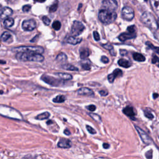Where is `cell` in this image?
<instances>
[{"label":"cell","instance_id":"cell-1","mask_svg":"<svg viewBox=\"0 0 159 159\" xmlns=\"http://www.w3.org/2000/svg\"><path fill=\"white\" fill-rule=\"evenodd\" d=\"M16 58L18 61L23 62H42L44 60V57L41 53L27 52H18L16 55Z\"/></svg>","mask_w":159,"mask_h":159},{"label":"cell","instance_id":"cell-2","mask_svg":"<svg viewBox=\"0 0 159 159\" xmlns=\"http://www.w3.org/2000/svg\"><path fill=\"white\" fill-rule=\"evenodd\" d=\"M98 18L99 21L105 24H111L115 21L117 14L115 11H108L107 9H102L99 12Z\"/></svg>","mask_w":159,"mask_h":159},{"label":"cell","instance_id":"cell-3","mask_svg":"<svg viewBox=\"0 0 159 159\" xmlns=\"http://www.w3.org/2000/svg\"><path fill=\"white\" fill-rule=\"evenodd\" d=\"M141 19L143 24H145L146 26L151 28V29L157 30L158 28V24L155 18L150 13H144L142 15Z\"/></svg>","mask_w":159,"mask_h":159},{"label":"cell","instance_id":"cell-4","mask_svg":"<svg viewBox=\"0 0 159 159\" xmlns=\"http://www.w3.org/2000/svg\"><path fill=\"white\" fill-rule=\"evenodd\" d=\"M13 52H27L42 53L44 52V49L41 46H20L12 49Z\"/></svg>","mask_w":159,"mask_h":159},{"label":"cell","instance_id":"cell-5","mask_svg":"<svg viewBox=\"0 0 159 159\" xmlns=\"http://www.w3.org/2000/svg\"><path fill=\"white\" fill-rule=\"evenodd\" d=\"M84 30V25L80 21H75L73 23L71 29V34L72 36L77 37L80 36Z\"/></svg>","mask_w":159,"mask_h":159},{"label":"cell","instance_id":"cell-6","mask_svg":"<svg viewBox=\"0 0 159 159\" xmlns=\"http://www.w3.org/2000/svg\"><path fill=\"white\" fill-rule=\"evenodd\" d=\"M41 78L44 82L53 87H60L61 86V84H63L62 80H61L54 78L53 77L47 76L46 75H44L43 76H42Z\"/></svg>","mask_w":159,"mask_h":159},{"label":"cell","instance_id":"cell-7","mask_svg":"<svg viewBox=\"0 0 159 159\" xmlns=\"http://www.w3.org/2000/svg\"><path fill=\"white\" fill-rule=\"evenodd\" d=\"M135 128L136 129V131H137L139 136L141 137L142 142L144 144H146V145H150L152 143V139L145 131L143 130V129H142L141 128H140L137 126H135Z\"/></svg>","mask_w":159,"mask_h":159},{"label":"cell","instance_id":"cell-8","mask_svg":"<svg viewBox=\"0 0 159 159\" xmlns=\"http://www.w3.org/2000/svg\"><path fill=\"white\" fill-rule=\"evenodd\" d=\"M121 16L124 19L127 20V21H132L134 18V10L129 6L124 7L122 9Z\"/></svg>","mask_w":159,"mask_h":159},{"label":"cell","instance_id":"cell-9","mask_svg":"<svg viewBox=\"0 0 159 159\" xmlns=\"http://www.w3.org/2000/svg\"><path fill=\"white\" fill-rule=\"evenodd\" d=\"M103 7L111 11H115L117 8V3L116 0H103Z\"/></svg>","mask_w":159,"mask_h":159},{"label":"cell","instance_id":"cell-10","mask_svg":"<svg viewBox=\"0 0 159 159\" xmlns=\"http://www.w3.org/2000/svg\"><path fill=\"white\" fill-rule=\"evenodd\" d=\"M22 27L25 31H32L36 27V22L32 19L25 20L23 22Z\"/></svg>","mask_w":159,"mask_h":159},{"label":"cell","instance_id":"cell-11","mask_svg":"<svg viewBox=\"0 0 159 159\" xmlns=\"http://www.w3.org/2000/svg\"><path fill=\"white\" fill-rule=\"evenodd\" d=\"M122 75V72L121 70L117 68V69L114 70V72L112 73L109 75L108 77V80L109 82L113 83L114 80H115L117 77H121Z\"/></svg>","mask_w":159,"mask_h":159},{"label":"cell","instance_id":"cell-12","mask_svg":"<svg viewBox=\"0 0 159 159\" xmlns=\"http://www.w3.org/2000/svg\"><path fill=\"white\" fill-rule=\"evenodd\" d=\"M136 37V33H130L129 32H128V33H127V32L122 33L118 36V39H119V41H121V42L126 41V40L132 39H134Z\"/></svg>","mask_w":159,"mask_h":159},{"label":"cell","instance_id":"cell-13","mask_svg":"<svg viewBox=\"0 0 159 159\" xmlns=\"http://www.w3.org/2000/svg\"><path fill=\"white\" fill-rule=\"evenodd\" d=\"M77 94H79V95L91 96L94 95V92L91 89L87 87H83L78 89L77 91Z\"/></svg>","mask_w":159,"mask_h":159},{"label":"cell","instance_id":"cell-14","mask_svg":"<svg viewBox=\"0 0 159 159\" xmlns=\"http://www.w3.org/2000/svg\"><path fill=\"white\" fill-rule=\"evenodd\" d=\"M57 146L60 148H68L72 147L71 141L67 139H61L57 144Z\"/></svg>","mask_w":159,"mask_h":159},{"label":"cell","instance_id":"cell-15","mask_svg":"<svg viewBox=\"0 0 159 159\" xmlns=\"http://www.w3.org/2000/svg\"><path fill=\"white\" fill-rule=\"evenodd\" d=\"M122 111L126 116L130 117L131 119L132 118L133 120H135V118L134 117V116H135V112H134V108L132 107L128 106L126 108H124Z\"/></svg>","mask_w":159,"mask_h":159},{"label":"cell","instance_id":"cell-16","mask_svg":"<svg viewBox=\"0 0 159 159\" xmlns=\"http://www.w3.org/2000/svg\"><path fill=\"white\" fill-rule=\"evenodd\" d=\"M150 1L153 12L159 19V0H150Z\"/></svg>","mask_w":159,"mask_h":159},{"label":"cell","instance_id":"cell-17","mask_svg":"<svg viewBox=\"0 0 159 159\" xmlns=\"http://www.w3.org/2000/svg\"><path fill=\"white\" fill-rule=\"evenodd\" d=\"M13 14V10L8 7H5L3 8L2 13L0 15V18L1 19H5L9 17Z\"/></svg>","mask_w":159,"mask_h":159},{"label":"cell","instance_id":"cell-18","mask_svg":"<svg viewBox=\"0 0 159 159\" xmlns=\"http://www.w3.org/2000/svg\"><path fill=\"white\" fill-rule=\"evenodd\" d=\"M82 41V39L78 38L77 37H75V36L68 37L66 40V42L67 43L72 45H77L78 44L80 43Z\"/></svg>","mask_w":159,"mask_h":159},{"label":"cell","instance_id":"cell-19","mask_svg":"<svg viewBox=\"0 0 159 159\" xmlns=\"http://www.w3.org/2000/svg\"><path fill=\"white\" fill-rule=\"evenodd\" d=\"M80 58L82 60L87 58L89 56V51L87 47H82L80 50Z\"/></svg>","mask_w":159,"mask_h":159},{"label":"cell","instance_id":"cell-20","mask_svg":"<svg viewBox=\"0 0 159 159\" xmlns=\"http://www.w3.org/2000/svg\"><path fill=\"white\" fill-rule=\"evenodd\" d=\"M118 64L119 66H121L123 68H129L132 65V63L130 61L123 58L119 60Z\"/></svg>","mask_w":159,"mask_h":159},{"label":"cell","instance_id":"cell-21","mask_svg":"<svg viewBox=\"0 0 159 159\" xmlns=\"http://www.w3.org/2000/svg\"><path fill=\"white\" fill-rule=\"evenodd\" d=\"M56 75L62 80H70L73 78L71 75L65 73H56Z\"/></svg>","mask_w":159,"mask_h":159},{"label":"cell","instance_id":"cell-22","mask_svg":"<svg viewBox=\"0 0 159 159\" xmlns=\"http://www.w3.org/2000/svg\"><path fill=\"white\" fill-rule=\"evenodd\" d=\"M133 58L137 62H144L146 61V57L142 54L137 52L133 53Z\"/></svg>","mask_w":159,"mask_h":159},{"label":"cell","instance_id":"cell-23","mask_svg":"<svg viewBox=\"0 0 159 159\" xmlns=\"http://www.w3.org/2000/svg\"><path fill=\"white\" fill-rule=\"evenodd\" d=\"M62 68L69 71H78V68L71 64H63L62 65Z\"/></svg>","mask_w":159,"mask_h":159},{"label":"cell","instance_id":"cell-24","mask_svg":"<svg viewBox=\"0 0 159 159\" xmlns=\"http://www.w3.org/2000/svg\"><path fill=\"white\" fill-rule=\"evenodd\" d=\"M14 23V21L13 18H7L6 19H4V25L5 27H12Z\"/></svg>","mask_w":159,"mask_h":159},{"label":"cell","instance_id":"cell-25","mask_svg":"<svg viewBox=\"0 0 159 159\" xmlns=\"http://www.w3.org/2000/svg\"><path fill=\"white\" fill-rule=\"evenodd\" d=\"M102 46L104 49L108 50V51L110 52V53L112 55V56H116V53H115V52H114L113 46H112L111 44H102Z\"/></svg>","mask_w":159,"mask_h":159},{"label":"cell","instance_id":"cell-26","mask_svg":"<svg viewBox=\"0 0 159 159\" xmlns=\"http://www.w3.org/2000/svg\"><path fill=\"white\" fill-rule=\"evenodd\" d=\"M57 61L58 62H65L67 61V56H66L65 53H60L56 57Z\"/></svg>","mask_w":159,"mask_h":159},{"label":"cell","instance_id":"cell-27","mask_svg":"<svg viewBox=\"0 0 159 159\" xmlns=\"http://www.w3.org/2000/svg\"><path fill=\"white\" fill-rule=\"evenodd\" d=\"M10 38H11V34L8 32H4L1 35L0 39L2 42H8Z\"/></svg>","mask_w":159,"mask_h":159},{"label":"cell","instance_id":"cell-28","mask_svg":"<svg viewBox=\"0 0 159 159\" xmlns=\"http://www.w3.org/2000/svg\"><path fill=\"white\" fill-rule=\"evenodd\" d=\"M50 117V113L49 112H44L37 115L36 117V119L37 120H44V119H47Z\"/></svg>","mask_w":159,"mask_h":159},{"label":"cell","instance_id":"cell-29","mask_svg":"<svg viewBox=\"0 0 159 159\" xmlns=\"http://www.w3.org/2000/svg\"><path fill=\"white\" fill-rule=\"evenodd\" d=\"M66 100V97L63 95H58L53 99V101L57 103H61Z\"/></svg>","mask_w":159,"mask_h":159},{"label":"cell","instance_id":"cell-30","mask_svg":"<svg viewBox=\"0 0 159 159\" xmlns=\"http://www.w3.org/2000/svg\"><path fill=\"white\" fill-rule=\"evenodd\" d=\"M89 116H90L93 120H94L96 122H100L101 121V118L100 116H99L97 114H94V113H89Z\"/></svg>","mask_w":159,"mask_h":159},{"label":"cell","instance_id":"cell-31","mask_svg":"<svg viewBox=\"0 0 159 159\" xmlns=\"http://www.w3.org/2000/svg\"><path fill=\"white\" fill-rule=\"evenodd\" d=\"M146 44L147 45V46L148 47H149L151 49H152V50H153L154 51H155L157 53H158V54L159 55V47H155V46H154L153 45L152 43H151L150 42H147L146 43Z\"/></svg>","mask_w":159,"mask_h":159},{"label":"cell","instance_id":"cell-32","mask_svg":"<svg viewBox=\"0 0 159 159\" xmlns=\"http://www.w3.org/2000/svg\"><path fill=\"white\" fill-rule=\"evenodd\" d=\"M52 27L56 30V31H58L61 28V23L58 21H54L52 24Z\"/></svg>","mask_w":159,"mask_h":159},{"label":"cell","instance_id":"cell-33","mask_svg":"<svg viewBox=\"0 0 159 159\" xmlns=\"http://www.w3.org/2000/svg\"><path fill=\"white\" fill-rule=\"evenodd\" d=\"M57 8H58V3H54L52 5H51V6H50L49 12L50 13H53L55 11H56Z\"/></svg>","mask_w":159,"mask_h":159},{"label":"cell","instance_id":"cell-34","mask_svg":"<svg viewBox=\"0 0 159 159\" xmlns=\"http://www.w3.org/2000/svg\"><path fill=\"white\" fill-rule=\"evenodd\" d=\"M152 63L153 64H157V65L159 67V58L155 55H153L152 56Z\"/></svg>","mask_w":159,"mask_h":159},{"label":"cell","instance_id":"cell-35","mask_svg":"<svg viewBox=\"0 0 159 159\" xmlns=\"http://www.w3.org/2000/svg\"><path fill=\"white\" fill-rule=\"evenodd\" d=\"M144 114H145L146 117H147L149 119H153V114H152V113L151 111H149L148 110H147V109L144 111Z\"/></svg>","mask_w":159,"mask_h":159},{"label":"cell","instance_id":"cell-36","mask_svg":"<svg viewBox=\"0 0 159 159\" xmlns=\"http://www.w3.org/2000/svg\"><path fill=\"white\" fill-rule=\"evenodd\" d=\"M82 67L84 70H89L91 69L90 64L88 63L87 62H86V63H82Z\"/></svg>","mask_w":159,"mask_h":159},{"label":"cell","instance_id":"cell-37","mask_svg":"<svg viewBox=\"0 0 159 159\" xmlns=\"http://www.w3.org/2000/svg\"><path fill=\"white\" fill-rule=\"evenodd\" d=\"M42 21L44 23V24L46 25V26H49V25L51 24V19L47 16H44L42 18Z\"/></svg>","mask_w":159,"mask_h":159},{"label":"cell","instance_id":"cell-38","mask_svg":"<svg viewBox=\"0 0 159 159\" xmlns=\"http://www.w3.org/2000/svg\"><path fill=\"white\" fill-rule=\"evenodd\" d=\"M31 5H29V4L24 5V6H23V12L27 13V12H29L30 10H31Z\"/></svg>","mask_w":159,"mask_h":159},{"label":"cell","instance_id":"cell-39","mask_svg":"<svg viewBox=\"0 0 159 159\" xmlns=\"http://www.w3.org/2000/svg\"><path fill=\"white\" fill-rule=\"evenodd\" d=\"M136 26H131L127 27V31L130 33H136Z\"/></svg>","mask_w":159,"mask_h":159},{"label":"cell","instance_id":"cell-40","mask_svg":"<svg viewBox=\"0 0 159 159\" xmlns=\"http://www.w3.org/2000/svg\"><path fill=\"white\" fill-rule=\"evenodd\" d=\"M86 127H87V130H88V131L89 132V133H90V134H95L96 133V131H95V130H94V129L93 128V127H91V126H86Z\"/></svg>","mask_w":159,"mask_h":159},{"label":"cell","instance_id":"cell-41","mask_svg":"<svg viewBox=\"0 0 159 159\" xmlns=\"http://www.w3.org/2000/svg\"><path fill=\"white\" fill-rule=\"evenodd\" d=\"M93 37L94 39H95V41H99L100 40V36H99V33L97 31H94L93 32Z\"/></svg>","mask_w":159,"mask_h":159},{"label":"cell","instance_id":"cell-42","mask_svg":"<svg viewBox=\"0 0 159 159\" xmlns=\"http://www.w3.org/2000/svg\"><path fill=\"white\" fill-rule=\"evenodd\" d=\"M152 153H153L152 150L148 151V152H147L146 153V157L147 158H152Z\"/></svg>","mask_w":159,"mask_h":159},{"label":"cell","instance_id":"cell-43","mask_svg":"<svg viewBox=\"0 0 159 159\" xmlns=\"http://www.w3.org/2000/svg\"><path fill=\"white\" fill-rule=\"evenodd\" d=\"M101 61L103 63H109V58L106 56H102L101 58Z\"/></svg>","mask_w":159,"mask_h":159},{"label":"cell","instance_id":"cell-44","mask_svg":"<svg viewBox=\"0 0 159 159\" xmlns=\"http://www.w3.org/2000/svg\"><path fill=\"white\" fill-rule=\"evenodd\" d=\"M87 108L88 109V110H89L90 111H94L96 110V106L93 105V104H91V105H89V106H88L87 107Z\"/></svg>","mask_w":159,"mask_h":159},{"label":"cell","instance_id":"cell-45","mask_svg":"<svg viewBox=\"0 0 159 159\" xmlns=\"http://www.w3.org/2000/svg\"><path fill=\"white\" fill-rule=\"evenodd\" d=\"M99 93L103 96H107L108 94V91H106V90H104V89H103V90L99 91Z\"/></svg>","mask_w":159,"mask_h":159},{"label":"cell","instance_id":"cell-46","mask_svg":"<svg viewBox=\"0 0 159 159\" xmlns=\"http://www.w3.org/2000/svg\"><path fill=\"white\" fill-rule=\"evenodd\" d=\"M120 53L121 56H126V54L127 53V52L126 51V50H120Z\"/></svg>","mask_w":159,"mask_h":159},{"label":"cell","instance_id":"cell-47","mask_svg":"<svg viewBox=\"0 0 159 159\" xmlns=\"http://www.w3.org/2000/svg\"><path fill=\"white\" fill-rule=\"evenodd\" d=\"M103 147L105 149H107L108 148H109V147H110V146H109V144H107V143H104L103 145Z\"/></svg>","mask_w":159,"mask_h":159},{"label":"cell","instance_id":"cell-48","mask_svg":"<svg viewBox=\"0 0 159 159\" xmlns=\"http://www.w3.org/2000/svg\"><path fill=\"white\" fill-rule=\"evenodd\" d=\"M64 133H65V134H66L67 136H70V132L68 129H66L64 131Z\"/></svg>","mask_w":159,"mask_h":159},{"label":"cell","instance_id":"cell-49","mask_svg":"<svg viewBox=\"0 0 159 159\" xmlns=\"http://www.w3.org/2000/svg\"><path fill=\"white\" fill-rule=\"evenodd\" d=\"M34 1L38 2V3H44L46 1V0H34Z\"/></svg>","mask_w":159,"mask_h":159},{"label":"cell","instance_id":"cell-50","mask_svg":"<svg viewBox=\"0 0 159 159\" xmlns=\"http://www.w3.org/2000/svg\"><path fill=\"white\" fill-rule=\"evenodd\" d=\"M157 97H158V94H157V93H153V99H155Z\"/></svg>","mask_w":159,"mask_h":159},{"label":"cell","instance_id":"cell-51","mask_svg":"<svg viewBox=\"0 0 159 159\" xmlns=\"http://www.w3.org/2000/svg\"><path fill=\"white\" fill-rule=\"evenodd\" d=\"M39 37V36H38V35H37V36H36V37H34L32 40H31V42H34V41H36V38H37Z\"/></svg>","mask_w":159,"mask_h":159},{"label":"cell","instance_id":"cell-52","mask_svg":"<svg viewBox=\"0 0 159 159\" xmlns=\"http://www.w3.org/2000/svg\"><path fill=\"white\" fill-rule=\"evenodd\" d=\"M52 122L51 121H48L47 123V124H51V123H52Z\"/></svg>","mask_w":159,"mask_h":159},{"label":"cell","instance_id":"cell-53","mask_svg":"<svg viewBox=\"0 0 159 159\" xmlns=\"http://www.w3.org/2000/svg\"><path fill=\"white\" fill-rule=\"evenodd\" d=\"M0 63H6V62H2V61H0Z\"/></svg>","mask_w":159,"mask_h":159},{"label":"cell","instance_id":"cell-54","mask_svg":"<svg viewBox=\"0 0 159 159\" xmlns=\"http://www.w3.org/2000/svg\"><path fill=\"white\" fill-rule=\"evenodd\" d=\"M1 8H2V6H1V4H0V10H1Z\"/></svg>","mask_w":159,"mask_h":159},{"label":"cell","instance_id":"cell-55","mask_svg":"<svg viewBox=\"0 0 159 159\" xmlns=\"http://www.w3.org/2000/svg\"><path fill=\"white\" fill-rule=\"evenodd\" d=\"M3 93V92L2 91H0V93Z\"/></svg>","mask_w":159,"mask_h":159},{"label":"cell","instance_id":"cell-56","mask_svg":"<svg viewBox=\"0 0 159 159\" xmlns=\"http://www.w3.org/2000/svg\"><path fill=\"white\" fill-rule=\"evenodd\" d=\"M144 1H147V0H144Z\"/></svg>","mask_w":159,"mask_h":159}]
</instances>
